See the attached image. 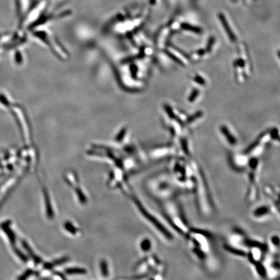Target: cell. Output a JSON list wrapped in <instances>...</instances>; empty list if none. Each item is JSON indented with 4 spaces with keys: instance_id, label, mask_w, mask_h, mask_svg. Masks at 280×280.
I'll use <instances>...</instances> for the list:
<instances>
[{
    "instance_id": "6da1fadb",
    "label": "cell",
    "mask_w": 280,
    "mask_h": 280,
    "mask_svg": "<svg viewBox=\"0 0 280 280\" xmlns=\"http://www.w3.org/2000/svg\"><path fill=\"white\" fill-rule=\"evenodd\" d=\"M191 253L201 264H208L213 254V237L209 232L198 228L189 229L186 234Z\"/></svg>"
},
{
    "instance_id": "7a4b0ae2",
    "label": "cell",
    "mask_w": 280,
    "mask_h": 280,
    "mask_svg": "<svg viewBox=\"0 0 280 280\" xmlns=\"http://www.w3.org/2000/svg\"><path fill=\"white\" fill-rule=\"evenodd\" d=\"M196 177V185L195 187L198 207L204 215H209L213 210V203L211 202V196L209 195L207 183L205 180L203 173L200 168L196 163L193 165Z\"/></svg>"
},
{
    "instance_id": "3957f363",
    "label": "cell",
    "mask_w": 280,
    "mask_h": 280,
    "mask_svg": "<svg viewBox=\"0 0 280 280\" xmlns=\"http://www.w3.org/2000/svg\"><path fill=\"white\" fill-rule=\"evenodd\" d=\"M265 195L271 200L272 206L280 215V189L275 186H267L264 188Z\"/></svg>"
},
{
    "instance_id": "277c9868",
    "label": "cell",
    "mask_w": 280,
    "mask_h": 280,
    "mask_svg": "<svg viewBox=\"0 0 280 280\" xmlns=\"http://www.w3.org/2000/svg\"><path fill=\"white\" fill-rule=\"evenodd\" d=\"M271 214V208L268 205H261L252 211V217L256 219L261 220L269 217Z\"/></svg>"
},
{
    "instance_id": "5b68a950",
    "label": "cell",
    "mask_w": 280,
    "mask_h": 280,
    "mask_svg": "<svg viewBox=\"0 0 280 280\" xmlns=\"http://www.w3.org/2000/svg\"><path fill=\"white\" fill-rule=\"evenodd\" d=\"M224 248L228 253L238 257H247V251L246 249L228 243L224 244Z\"/></svg>"
},
{
    "instance_id": "8992f818",
    "label": "cell",
    "mask_w": 280,
    "mask_h": 280,
    "mask_svg": "<svg viewBox=\"0 0 280 280\" xmlns=\"http://www.w3.org/2000/svg\"><path fill=\"white\" fill-rule=\"evenodd\" d=\"M31 2L32 0H16L17 11L21 18H23L29 11Z\"/></svg>"
},
{
    "instance_id": "52a82bcc",
    "label": "cell",
    "mask_w": 280,
    "mask_h": 280,
    "mask_svg": "<svg viewBox=\"0 0 280 280\" xmlns=\"http://www.w3.org/2000/svg\"><path fill=\"white\" fill-rule=\"evenodd\" d=\"M267 244L270 253L275 256L277 251L280 248V237L275 234L271 235L269 237V241Z\"/></svg>"
},
{
    "instance_id": "ba28073f",
    "label": "cell",
    "mask_w": 280,
    "mask_h": 280,
    "mask_svg": "<svg viewBox=\"0 0 280 280\" xmlns=\"http://www.w3.org/2000/svg\"><path fill=\"white\" fill-rule=\"evenodd\" d=\"M218 18H219L223 28L224 29V31L227 34L228 37L229 38L231 42H235L237 40V37L234 34V32L232 31L231 27H230V25L227 21V19H226V18H225L224 15H223V14H221V13L219 14V15H218Z\"/></svg>"
},
{
    "instance_id": "9c48e42d",
    "label": "cell",
    "mask_w": 280,
    "mask_h": 280,
    "mask_svg": "<svg viewBox=\"0 0 280 280\" xmlns=\"http://www.w3.org/2000/svg\"><path fill=\"white\" fill-rule=\"evenodd\" d=\"M269 129H267V131H265L259 134L257 136V138L253 142H252L248 147L246 148V149L243 151V154H244V155H247V154H249L253 152L254 150L256 149L259 145V144H260V143L261 142L262 140L263 139L265 136H267V134H269Z\"/></svg>"
},
{
    "instance_id": "30bf717a",
    "label": "cell",
    "mask_w": 280,
    "mask_h": 280,
    "mask_svg": "<svg viewBox=\"0 0 280 280\" xmlns=\"http://www.w3.org/2000/svg\"><path fill=\"white\" fill-rule=\"evenodd\" d=\"M220 131L222 134L226 138V141L228 142L229 144L234 146L237 143V139L235 136L232 134V133L230 131L229 128L225 125H221L220 127Z\"/></svg>"
},
{
    "instance_id": "8fae6325",
    "label": "cell",
    "mask_w": 280,
    "mask_h": 280,
    "mask_svg": "<svg viewBox=\"0 0 280 280\" xmlns=\"http://www.w3.org/2000/svg\"><path fill=\"white\" fill-rule=\"evenodd\" d=\"M182 28L184 30L189 31L190 32H192L196 34H202V29L199 27H196L195 25H190L187 23H183L181 25Z\"/></svg>"
},
{
    "instance_id": "7c38bea8",
    "label": "cell",
    "mask_w": 280,
    "mask_h": 280,
    "mask_svg": "<svg viewBox=\"0 0 280 280\" xmlns=\"http://www.w3.org/2000/svg\"><path fill=\"white\" fill-rule=\"evenodd\" d=\"M202 115H203V112L202 111H198V112H195L193 115H190L189 117L187 119V123H188V124L194 122L196 119L200 118Z\"/></svg>"
},
{
    "instance_id": "4fadbf2b",
    "label": "cell",
    "mask_w": 280,
    "mask_h": 280,
    "mask_svg": "<svg viewBox=\"0 0 280 280\" xmlns=\"http://www.w3.org/2000/svg\"><path fill=\"white\" fill-rule=\"evenodd\" d=\"M215 37L213 36H211L208 40L206 46V51L208 53H210L213 49V47L215 43Z\"/></svg>"
},
{
    "instance_id": "5bb4252c",
    "label": "cell",
    "mask_w": 280,
    "mask_h": 280,
    "mask_svg": "<svg viewBox=\"0 0 280 280\" xmlns=\"http://www.w3.org/2000/svg\"><path fill=\"white\" fill-rule=\"evenodd\" d=\"M269 134L270 135V137L271 138V139L280 141V137L279 136V131L277 128L274 127V128L269 129Z\"/></svg>"
},
{
    "instance_id": "9a60e30c",
    "label": "cell",
    "mask_w": 280,
    "mask_h": 280,
    "mask_svg": "<svg viewBox=\"0 0 280 280\" xmlns=\"http://www.w3.org/2000/svg\"><path fill=\"white\" fill-rule=\"evenodd\" d=\"M181 147H182L183 152L186 155H189L188 143H187V140L186 138H182L181 140Z\"/></svg>"
},
{
    "instance_id": "2e32d148",
    "label": "cell",
    "mask_w": 280,
    "mask_h": 280,
    "mask_svg": "<svg viewBox=\"0 0 280 280\" xmlns=\"http://www.w3.org/2000/svg\"><path fill=\"white\" fill-rule=\"evenodd\" d=\"M199 93H200V91L198 89L195 88V89H193L192 90L191 94L189 95V96L188 97V101L191 102H194L196 100V99L198 97V96L199 95Z\"/></svg>"
},
{
    "instance_id": "e0dca14e",
    "label": "cell",
    "mask_w": 280,
    "mask_h": 280,
    "mask_svg": "<svg viewBox=\"0 0 280 280\" xmlns=\"http://www.w3.org/2000/svg\"><path fill=\"white\" fill-rule=\"evenodd\" d=\"M194 80L196 82V83H198V84H200V85L204 86L205 84H206V80H205L204 79L202 78V77L201 76H200V75H196V76L194 77Z\"/></svg>"
},
{
    "instance_id": "ac0fdd59",
    "label": "cell",
    "mask_w": 280,
    "mask_h": 280,
    "mask_svg": "<svg viewBox=\"0 0 280 280\" xmlns=\"http://www.w3.org/2000/svg\"><path fill=\"white\" fill-rule=\"evenodd\" d=\"M167 54L170 57V58H171L173 60H174L176 62H177L178 64H180V65H182V66H183L184 64H183V62L180 59V58H177V57H176L175 55H174V54H173V53H169L168 51H167Z\"/></svg>"
},
{
    "instance_id": "d6986e66",
    "label": "cell",
    "mask_w": 280,
    "mask_h": 280,
    "mask_svg": "<svg viewBox=\"0 0 280 280\" xmlns=\"http://www.w3.org/2000/svg\"><path fill=\"white\" fill-rule=\"evenodd\" d=\"M149 247H150V242L148 240H145L142 243L141 248L143 250L147 251V250H149Z\"/></svg>"
},
{
    "instance_id": "ffe728a7",
    "label": "cell",
    "mask_w": 280,
    "mask_h": 280,
    "mask_svg": "<svg viewBox=\"0 0 280 280\" xmlns=\"http://www.w3.org/2000/svg\"><path fill=\"white\" fill-rule=\"evenodd\" d=\"M235 63H236V64H237L239 67H244V66H245V62H244V60L243 59H242V58H239V59H237V60H236Z\"/></svg>"
},
{
    "instance_id": "44dd1931",
    "label": "cell",
    "mask_w": 280,
    "mask_h": 280,
    "mask_svg": "<svg viewBox=\"0 0 280 280\" xmlns=\"http://www.w3.org/2000/svg\"><path fill=\"white\" fill-rule=\"evenodd\" d=\"M166 110H167V113H168V115H169V117L170 118H174V113H173V110H172V109L170 108L169 106H167L166 107Z\"/></svg>"
},
{
    "instance_id": "7402d4cb",
    "label": "cell",
    "mask_w": 280,
    "mask_h": 280,
    "mask_svg": "<svg viewBox=\"0 0 280 280\" xmlns=\"http://www.w3.org/2000/svg\"><path fill=\"white\" fill-rule=\"evenodd\" d=\"M69 273H75V272H78V273H83L84 272V270L82 269H70L67 271Z\"/></svg>"
},
{
    "instance_id": "603a6c76",
    "label": "cell",
    "mask_w": 280,
    "mask_h": 280,
    "mask_svg": "<svg viewBox=\"0 0 280 280\" xmlns=\"http://www.w3.org/2000/svg\"><path fill=\"white\" fill-rule=\"evenodd\" d=\"M206 53V50H204V49H199V50H197V51H196V53L199 54V56H202V55H204V54Z\"/></svg>"
},
{
    "instance_id": "cb8c5ba5",
    "label": "cell",
    "mask_w": 280,
    "mask_h": 280,
    "mask_svg": "<svg viewBox=\"0 0 280 280\" xmlns=\"http://www.w3.org/2000/svg\"><path fill=\"white\" fill-rule=\"evenodd\" d=\"M148 1L150 3H154L156 2V0H148Z\"/></svg>"
},
{
    "instance_id": "d4e9b609",
    "label": "cell",
    "mask_w": 280,
    "mask_h": 280,
    "mask_svg": "<svg viewBox=\"0 0 280 280\" xmlns=\"http://www.w3.org/2000/svg\"><path fill=\"white\" fill-rule=\"evenodd\" d=\"M278 57H279V59H280V50H279V51H278Z\"/></svg>"
}]
</instances>
